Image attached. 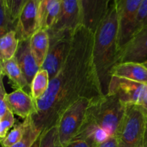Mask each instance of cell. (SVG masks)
Returning a JSON list of instances; mask_svg holds the SVG:
<instances>
[{
	"mask_svg": "<svg viewBox=\"0 0 147 147\" xmlns=\"http://www.w3.org/2000/svg\"><path fill=\"white\" fill-rule=\"evenodd\" d=\"M94 33L80 25L74 32L71 50L47 93L36 100L37 113L32 116L39 131L56 126L63 113L81 98L103 96L93 61Z\"/></svg>",
	"mask_w": 147,
	"mask_h": 147,
	"instance_id": "obj_1",
	"label": "cell"
},
{
	"mask_svg": "<svg viewBox=\"0 0 147 147\" xmlns=\"http://www.w3.org/2000/svg\"><path fill=\"white\" fill-rule=\"evenodd\" d=\"M119 17L112 2L93 35V61L103 96L108 94L112 73L119 63Z\"/></svg>",
	"mask_w": 147,
	"mask_h": 147,
	"instance_id": "obj_2",
	"label": "cell"
},
{
	"mask_svg": "<svg viewBox=\"0 0 147 147\" xmlns=\"http://www.w3.org/2000/svg\"><path fill=\"white\" fill-rule=\"evenodd\" d=\"M126 109V105L113 95L92 100L86 122L78 136L92 138L98 145L110 137L116 136Z\"/></svg>",
	"mask_w": 147,
	"mask_h": 147,
	"instance_id": "obj_3",
	"label": "cell"
},
{
	"mask_svg": "<svg viewBox=\"0 0 147 147\" xmlns=\"http://www.w3.org/2000/svg\"><path fill=\"white\" fill-rule=\"evenodd\" d=\"M146 115L139 106H126L124 116L116 135L119 147H139L143 145Z\"/></svg>",
	"mask_w": 147,
	"mask_h": 147,
	"instance_id": "obj_4",
	"label": "cell"
},
{
	"mask_svg": "<svg viewBox=\"0 0 147 147\" xmlns=\"http://www.w3.org/2000/svg\"><path fill=\"white\" fill-rule=\"evenodd\" d=\"M92 100L81 98L70 106L59 119L57 128L59 139L65 147L78 135L86 122L87 111Z\"/></svg>",
	"mask_w": 147,
	"mask_h": 147,
	"instance_id": "obj_5",
	"label": "cell"
},
{
	"mask_svg": "<svg viewBox=\"0 0 147 147\" xmlns=\"http://www.w3.org/2000/svg\"><path fill=\"white\" fill-rule=\"evenodd\" d=\"M74 32L75 30L57 33L48 32L50 48L41 68L48 72L50 80L58 73L67 58L71 50Z\"/></svg>",
	"mask_w": 147,
	"mask_h": 147,
	"instance_id": "obj_6",
	"label": "cell"
},
{
	"mask_svg": "<svg viewBox=\"0 0 147 147\" xmlns=\"http://www.w3.org/2000/svg\"><path fill=\"white\" fill-rule=\"evenodd\" d=\"M142 0H113L119 17V52L135 33V24Z\"/></svg>",
	"mask_w": 147,
	"mask_h": 147,
	"instance_id": "obj_7",
	"label": "cell"
},
{
	"mask_svg": "<svg viewBox=\"0 0 147 147\" xmlns=\"http://www.w3.org/2000/svg\"><path fill=\"white\" fill-rule=\"evenodd\" d=\"M146 84L112 76L107 95L116 96L123 104L139 106Z\"/></svg>",
	"mask_w": 147,
	"mask_h": 147,
	"instance_id": "obj_8",
	"label": "cell"
},
{
	"mask_svg": "<svg viewBox=\"0 0 147 147\" xmlns=\"http://www.w3.org/2000/svg\"><path fill=\"white\" fill-rule=\"evenodd\" d=\"M82 25L81 9L79 0H61L60 11L57 21L49 30V33L74 31Z\"/></svg>",
	"mask_w": 147,
	"mask_h": 147,
	"instance_id": "obj_9",
	"label": "cell"
},
{
	"mask_svg": "<svg viewBox=\"0 0 147 147\" xmlns=\"http://www.w3.org/2000/svg\"><path fill=\"white\" fill-rule=\"evenodd\" d=\"M147 60V25L136 32L119 53V63H144Z\"/></svg>",
	"mask_w": 147,
	"mask_h": 147,
	"instance_id": "obj_10",
	"label": "cell"
},
{
	"mask_svg": "<svg viewBox=\"0 0 147 147\" xmlns=\"http://www.w3.org/2000/svg\"><path fill=\"white\" fill-rule=\"evenodd\" d=\"M40 0H27L17 20L16 29L19 40H29L39 30L38 10Z\"/></svg>",
	"mask_w": 147,
	"mask_h": 147,
	"instance_id": "obj_11",
	"label": "cell"
},
{
	"mask_svg": "<svg viewBox=\"0 0 147 147\" xmlns=\"http://www.w3.org/2000/svg\"><path fill=\"white\" fill-rule=\"evenodd\" d=\"M112 0H79L82 25L93 33L96 32L110 8Z\"/></svg>",
	"mask_w": 147,
	"mask_h": 147,
	"instance_id": "obj_12",
	"label": "cell"
},
{
	"mask_svg": "<svg viewBox=\"0 0 147 147\" xmlns=\"http://www.w3.org/2000/svg\"><path fill=\"white\" fill-rule=\"evenodd\" d=\"M6 98L11 111L22 119L32 117L37 113L36 100L30 93L23 89H16L14 91L7 93Z\"/></svg>",
	"mask_w": 147,
	"mask_h": 147,
	"instance_id": "obj_13",
	"label": "cell"
},
{
	"mask_svg": "<svg viewBox=\"0 0 147 147\" xmlns=\"http://www.w3.org/2000/svg\"><path fill=\"white\" fill-rule=\"evenodd\" d=\"M14 58L20 65L29 86L41 67L37 65L30 47V39L20 40Z\"/></svg>",
	"mask_w": 147,
	"mask_h": 147,
	"instance_id": "obj_14",
	"label": "cell"
},
{
	"mask_svg": "<svg viewBox=\"0 0 147 147\" xmlns=\"http://www.w3.org/2000/svg\"><path fill=\"white\" fill-rule=\"evenodd\" d=\"M0 74L8 78L16 89H23L31 94L30 86L14 57L8 60L0 61Z\"/></svg>",
	"mask_w": 147,
	"mask_h": 147,
	"instance_id": "obj_15",
	"label": "cell"
},
{
	"mask_svg": "<svg viewBox=\"0 0 147 147\" xmlns=\"http://www.w3.org/2000/svg\"><path fill=\"white\" fill-rule=\"evenodd\" d=\"M112 76L147 84V67L143 63H121L114 67Z\"/></svg>",
	"mask_w": 147,
	"mask_h": 147,
	"instance_id": "obj_16",
	"label": "cell"
},
{
	"mask_svg": "<svg viewBox=\"0 0 147 147\" xmlns=\"http://www.w3.org/2000/svg\"><path fill=\"white\" fill-rule=\"evenodd\" d=\"M61 0H42L38 10L39 29L49 30L55 24L60 11Z\"/></svg>",
	"mask_w": 147,
	"mask_h": 147,
	"instance_id": "obj_17",
	"label": "cell"
},
{
	"mask_svg": "<svg viewBox=\"0 0 147 147\" xmlns=\"http://www.w3.org/2000/svg\"><path fill=\"white\" fill-rule=\"evenodd\" d=\"M30 47L37 65L42 67L50 48V37L47 30L40 28L30 38Z\"/></svg>",
	"mask_w": 147,
	"mask_h": 147,
	"instance_id": "obj_18",
	"label": "cell"
},
{
	"mask_svg": "<svg viewBox=\"0 0 147 147\" xmlns=\"http://www.w3.org/2000/svg\"><path fill=\"white\" fill-rule=\"evenodd\" d=\"M20 40L16 31L6 33L0 37V61L13 58L15 56Z\"/></svg>",
	"mask_w": 147,
	"mask_h": 147,
	"instance_id": "obj_19",
	"label": "cell"
},
{
	"mask_svg": "<svg viewBox=\"0 0 147 147\" xmlns=\"http://www.w3.org/2000/svg\"><path fill=\"white\" fill-rule=\"evenodd\" d=\"M50 78L48 72L40 68L32 82L30 89L31 95L35 100H40L47 93L50 86Z\"/></svg>",
	"mask_w": 147,
	"mask_h": 147,
	"instance_id": "obj_20",
	"label": "cell"
},
{
	"mask_svg": "<svg viewBox=\"0 0 147 147\" xmlns=\"http://www.w3.org/2000/svg\"><path fill=\"white\" fill-rule=\"evenodd\" d=\"M17 20L11 17L4 0H0V37L11 31H16Z\"/></svg>",
	"mask_w": 147,
	"mask_h": 147,
	"instance_id": "obj_21",
	"label": "cell"
},
{
	"mask_svg": "<svg viewBox=\"0 0 147 147\" xmlns=\"http://www.w3.org/2000/svg\"><path fill=\"white\" fill-rule=\"evenodd\" d=\"M41 134V132L39 131L34 126L32 117H29L27 129L22 138L11 147H32Z\"/></svg>",
	"mask_w": 147,
	"mask_h": 147,
	"instance_id": "obj_22",
	"label": "cell"
},
{
	"mask_svg": "<svg viewBox=\"0 0 147 147\" xmlns=\"http://www.w3.org/2000/svg\"><path fill=\"white\" fill-rule=\"evenodd\" d=\"M28 123V118L24 119L22 123L14 125V127L7 134V136L1 140V146L11 147L17 144L22 138Z\"/></svg>",
	"mask_w": 147,
	"mask_h": 147,
	"instance_id": "obj_23",
	"label": "cell"
},
{
	"mask_svg": "<svg viewBox=\"0 0 147 147\" xmlns=\"http://www.w3.org/2000/svg\"><path fill=\"white\" fill-rule=\"evenodd\" d=\"M40 147H63L60 144L57 126H54L42 133Z\"/></svg>",
	"mask_w": 147,
	"mask_h": 147,
	"instance_id": "obj_24",
	"label": "cell"
},
{
	"mask_svg": "<svg viewBox=\"0 0 147 147\" xmlns=\"http://www.w3.org/2000/svg\"><path fill=\"white\" fill-rule=\"evenodd\" d=\"M14 113L11 109L8 110L7 113L0 118V138L4 139L7 134L10 131V129L14 126L15 119H14Z\"/></svg>",
	"mask_w": 147,
	"mask_h": 147,
	"instance_id": "obj_25",
	"label": "cell"
},
{
	"mask_svg": "<svg viewBox=\"0 0 147 147\" xmlns=\"http://www.w3.org/2000/svg\"><path fill=\"white\" fill-rule=\"evenodd\" d=\"M146 25H147V0H142L136 17L135 33Z\"/></svg>",
	"mask_w": 147,
	"mask_h": 147,
	"instance_id": "obj_26",
	"label": "cell"
},
{
	"mask_svg": "<svg viewBox=\"0 0 147 147\" xmlns=\"http://www.w3.org/2000/svg\"><path fill=\"white\" fill-rule=\"evenodd\" d=\"M97 143L92 138L86 136H76L65 147H97Z\"/></svg>",
	"mask_w": 147,
	"mask_h": 147,
	"instance_id": "obj_27",
	"label": "cell"
},
{
	"mask_svg": "<svg viewBox=\"0 0 147 147\" xmlns=\"http://www.w3.org/2000/svg\"><path fill=\"white\" fill-rule=\"evenodd\" d=\"M11 17L17 20L21 12L25 0H4Z\"/></svg>",
	"mask_w": 147,
	"mask_h": 147,
	"instance_id": "obj_28",
	"label": "cell"
},
{
	"mask_svg": "<svg viewBox=\"0 0 147 147\" xmlns=\"http://www.w3.org/2000/svg\"><path fill=\"white\" fill-rule=\"evenodd\" d=\"M4 76L0 74V118L2 117L8 110H9V107L7 101V92L4 86L3 78Z\"/></svg>",
	"mask_w": 147,
	"mask_h": 147,
	"instance_id": "obj_29",
	"label": "cell"
},
{
	"mask_svg": "<svg viewBox=\"0 0 147 147\" xmlns=\"http://www.w3.org/2000/svg\"><path fill=\"white\" fill-rule=\"evenodd\" d=\"M97 147H119V144L116 136H112L103 143L100 144Z\"/></svg>",
	"mask_w": 147,
	"mask_h": 147,
	"instance_id": "obj_30",
	"label": "cell"
},
{
	"mask_svg": "<svg viewBox=\"0 0 147 147\" xmlns=\"http://www.w3.org/2000/svg\"><path fill=\"white\" fill-rule=\"evenodd\" d=\"M141 108L147 114V84L146 85V88H145L144 93L143 97H142V101H141L140 105H139Z\"/></svg>",
	"mask_w": 147,
	"mask_h": 147,
	"instance_id": "obj_31",
	"label": "cell"
},
{
	"mask_svg": "<svg viewBox=\"0 0 147 147\" xmlns=\"http://www.w3.org/2000/svg\"><path fill=\"white\" fill-rule=\"evenodd\" d=\"M143 146H144V147H147V115H146V125H145L144 134V139H143Z\"/></svg>",
	"mask_w": 147,
	"mask_h": 147,
	"instance_id": "obj_32",
	"label": "cell"
},
{
	"mask_svg": "<svg viewBox=\"0 0 147 147\" xmlns=\"http://www.w3.org/2000/svg\"><path fill=\"white\" fill-rule=\"evenodd\" d=\"M40 138H39V139L36 141L35 143L33 144V146L32 147H40Z\"/></svg>",
	"mask_w": 147,
	"mask_h": 147,
	"instance_id": "obj_33",
	"label": "cell"
},
{
	"mask_svg": "<svg viewBox=\"0 0 147 147\" xmlns=\"http://www.w3.org/2000/svg\"><path fill=\"white\" fill-rule=\"evenodd\" d=\"M143 64H144V65H145V66H146V67H147V60H146V62H144V63H143Z\"/></svg>",
	"mask_w": 147,
	"mask_h": 147,
	"instance_id": "obj_34",
	"label": "cell"
},
{
	"mask_svg": "<svg viewBox=\"0 0 147 147\" xmlns=\"http://www.w3.org/2000/svg\"><path fill=\"white\" fill-rule=\"evenodd\" d=\"M27 1V0H25V1H24V4H25V3H26V1Z\"/></svg>",
	"mask_w": 147,
	"mask_h": 147,
	"instance_id": "obj_35",
	"label": "cell"
},
{
	"mask_svg": "<svg viewBox=\"0 0 147 147\" xmlns=\"http://www.w3.org/2000/svg\"><path fill=\"white\" fill-rule=\"evenodd\" d=\"M139 147H144V146H143V145H142V146H139Z\"/></svg>",
	"mask_w": 147,
	"mask_h": 147,
	"instance_id": "obj_36",
	"label": "cell"
},
{
	"mask_svg": "<svg viewBox=\"0 0 147 147\" xmlns=\"http://www.w3.org/2000/svg\"><path fill=\"white\" fill-rule=\"evenodd\" d=\"M40 1H42V0H40Z\"/></svg>",
	"mask_w": 147,
	"mask_h": 147,
	"instance_id": "obj_37",
	"label": "cell"
}]
</instances>
